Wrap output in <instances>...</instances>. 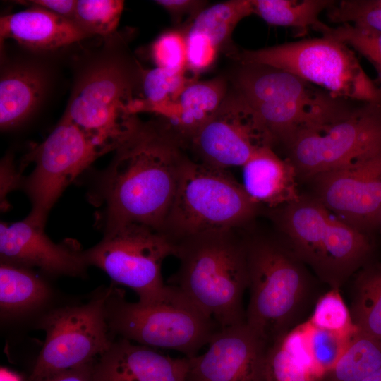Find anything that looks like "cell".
Listing matches in <instances>:
<instances>
[{"label": "cell", "instance_id": "1", "mask_svg": "<svg viewBox=\"0 0 381 381\" xmlns=\"http://www.w3.org/2000/svg\"><path fill=\"white\" fill-rule=\"evenodd\" d=\"M185 149L161 119L135 117L89 195L101 208L98 220L104 232L128 223L161 231L188 157Z\"/></svg>", "mask_w": 381, "mask_h": 381}, {"label": "cell", "instance_id": "2", "mask_svg": "<svg viewBox=\"0 0 381 381\" xmlns=\"http://www.w3.org/2000/svg\"><path fill=\"white\" fill-rule=\"evenodd\" d=\"M175 246L179 266L168 285L220 329L245 322L243 296L249 280L244 237L235 230L214 231Z\"/></svg>", "mask_w": 381, "mask_h": 381}, {"label": "cell", "instance_id": "3", "mask_svg": "<svg viewBox=\"0 0 381 381\" xmlns=\"http://www.w3.org/2000/svg\"><path fill=\"white\" fill-rule=\"evenodd\" d=\"M271 217L297 258L331 289L339 288L368 263L369 234L345 223L313 196L271 210Z\"/></svg>", "mask_w": 381, "mask_h": 381}, {"label": "cell", "instance_id": "4", "mask_svg": "<svg viewBox=\"0 0 381 381\" xmlns=\"http://www.w3.org/2000/svg\"><path fill=\"white\" fill-rule=\"evenodd\" d=\"M249 302L246 322L268 344L295 328L310 294L305 265L283 239L244 237Z\"/></svg>", "mask_w": 381, "mask_h": 381}, {"label": "cell", "instance_id": "5", "mask_svg": "<svg viewBox=\"0 0 381 381\" xmlns=\"http://www.w3.org/2000/svg\"><path fill=\"white\" fill-rule=\"evenodd\" d=\"M240 65L231 77L232 89L252 109L273 146H285L299 130L336 117L350 104L282 69Z\"/></svg>", "mask_w": 381, "mask_h": 381}, {"label": "cell", "instance_id": "6", "mask_svg": "<svg viewBox=\"0 0 381 381\" xmlns=\"http://www.w3.org/2000/svg\"><path fill=\"white\" fill-rule=\"evenodd\" d=\"M259 207L226 170L188 157L161 232L176 245L205 233L236 230L252 221Z\"/></svg>", "mask_w": 381, "mask_h": 381}, {"label": "cell", "instance_id": "7", "mask_svg": "<svg viewBox=\"0 0 381 381\" xmlns=\"http://www.w3.org/2000/svg\"><path fill=\"white\" fill-rule=\"evenodd\" d=\"M239 64H258L289 72L333 96L361 102H381V92L346 44L327 37L228 54Z\"/></svg>", "mask_w": 381, "mask_h": 381}, {"label": "cell", "instance_id": "8", "mask_svg": "<svg viewBox=\"0 0 381 381\" xmlns=\"http://www.w3.org/2000/svg\"><path fill=\"white\" fill-rule=\"evenodd\" d=\"M169 286V296L151 304L127 301L121 290L109 289L106 301L109 329L119 338L191 358L220 328L176 288Z\"/></svg>", "mask_w": 381, "mask_h": 381}, {"label": "cell", "instance_id": "9", "mask_svg": "<svg viewBox=\"0 0 381 381\" xmlns=\"http://www.w3.org/2000/svg\"><path fill=\"white\" fill-rule=\"evenodd\" d=\"M298 177L308 179L381 150V102L353 104L328 121L299 130L284 146Z\"/></svg>", "mask_w": 381, "mask_h": 381}, {"label": "cell", "instance_id": "10", "mask_svg": "<svg viewBox=\"0 0 381 381\" xmlns=\"http://www.w3.org/2000/svg\"><path fill=\"white\" fill-rule=\"evenodd\" d=\"M133 77L115 60L87 69L73 90L64 117L76 126L103 154L115 150L135 117Z\"/></svg>", "mask_w": 381, "mask_h": 381}, {"label": "cell", "instance_id": "11", "mask_svg": "<svg viewBox=\"0 0 381 381\" xmlns=\"http://www.w3.org/2000/svg\"><path fill=\"white\" fill-rule=\"evenodd\" d=\"M175 253L176 246L160 231L135 223L104 232L97 244L83 252L88 266L101 269L115 283L134 291L138 301L146 304L169 296L170 286L164 284L162 265Z\"/></svg>", "mask_w": 381, "mask_h": 381}, {"label": "cell", "instance_id": "12", "mask_svg": "<svg viewBox=\"0 0 381 381\" xmlns=\"http://www.w3.org/2000/svg\"><path fill=\"white\" fill-rule=\"evenodd\" d=\"M109 289L78 306L52 310L39 321L45 340L28 381H42L56 373L95 361L109 347L106 301Z\"/></svg>", "mask_w": 381, "mask_h": 381}, {"label": "cell", "instance_id": "13", "mask_svg": "<svg viewBox=\"0 0 381 381\" xmlns=\"http://www.w3.org/2000/svg\"><path fill=\"white\" fill-rule=\"evenodd\" d=\"M102 155L80 129L62 116L47 138L26 156L25 161L34 164L21 186L32 206L26 217L44 226L50 210L66 187Z\"/></svg>", "mask_w": 381, "mask_h": 381}, {"label": "cell", "instance_id": "14", "mask_svg": "<svg viewBox=\"0 0 381 381\" xmlns=\"http://www.w3.org/2000/svg\"><path fill=\"white\" fill-rule=\"evenodd\" d=\"M273 143L252 109L232 89L220 107L189 142L199 162L222 170L243 165Z\"/></svg>", "mask_w": 381, "mask_h": 381}, {"label": "cell", "instance_id": "15", "mask_svg": "<svg viewBox=\"0 0 381 381\" xmlns=\"http://www.w3.org/2000/svg\"><path fill=\"white\" fill-rule=\"evenodd\" d=\"M308 180L313 196L338 218L369 234L381 217V150Z\"/></svg>", "mask_w": 381, "mask_h": 381}, {"label": "cell", "instance_id": "16", "mask_svg": "<svg viewBox=\"0 0 381 381\" xmlns=\"http://www.w3.org/2000/svg\"><path fill=\"white\" fill-rule=\"evenodd\" d=\"M207 345L188 358L186 381H261L266 344L246 322L220 329Z\"/></svg>", "mask_w": 381, "mask_h": 381}, {"label": "cell", "instance_id": "17", "mask_svg": "<svg viewBox=\"0 0 381 381\" xmlns=\"http://www.w3.org/2000/svg\"><path fill=\"white\" fill-rule=\"evenodd\" d=\"M44 226L27 217L1 222V262L31 269L37 267L51 276H81L88 267L83 250L71 243H56Z\"/></svg>", "mask_w": 381, "mask_h": 381}, {"label": "cell", "instance_id": "18", "mask_svg": "<svg viewBox=\"0 0 381 381\" xmlns=\"http://www.w3.org/2000/svg\"><path fill=\"white\" fill-rule=\"evenodd\" d=\"M188 358H171L123 338L95 362L94 381H186Z\"/></svg>", "mask_w": 381, "mask_h": 381}, {"label": "cell", "instance_id": "19", "mask_svg": "<svg viewBox=\"0 0 381 381\" xmlns=\"http://www.w3.org/2000/svg\"><path fill=\"white\" fill-rule=\"evenodd\" d=\"M87 37L89 36L73 20L37 6H29L0 18L1 43L12 39L31 49L50 51Z\"/></svg>", "mask_w": 381, "mask_h": 381}, {"label": "cell", "instance_id": "20", "mask_svg": "<svg viewBox=\"0 0 381 381\" xmlns=\"http://www.w3.org/2000/svg\"><path fill=\"white\" fill-rule=\"evenodd\" d=\"M243 187L258 205L274 210L298 201V174L288 159L279 157L273 147L259 149L242 167Z\"/></svg>", "mask_w": 381, "mask_h": 381}, {"label": "cell", "instance_id": "21", "mask_svg": "<svg viewBox=\"0 0 381 381\" xmlns=\"http://www.w3.org/2000/svg\"><path fill=\"white\" fill-rule=\"evenodd\" d=\"M222 76L188 83L161 120L187 147L200 129L214 116L228 93Z\"/></svg>", "mask_w": 381, "mask_h": 381}, {"label": "cell", "instance_id": "22", "mask_svg": "<svg viewBox=\"0 0 381 381\" xmlns=\"http://www.w3.org/2000/svg\"><path fill=\"white\" fill-rule=\"evenodd\" d=\"M46 86V76L37 67L14 65L1 70V129L13 128L26 120L40 104Z\"/></svg>", "mask_w": 381, "mask_h": 381}, {"label": "cell", "instance_id": "23", "mask_svg": "<svg viewBox=\"0 0 381 381\" xmlns=\"http://www.w3.org/2000/svg\"><path fill=\"white\" fill-rule=\"evenodd\" d=\"M52 290L31 269L1 262L0 310L3 318H14L45 304Z\"/></svg>", "mask_w": 381, "mask_h": 381}, {"label": "cell", "instance_id": "24", "mask_svg": "<svg viewBox=\"0 0 381 381\" xmlns=\"http://www.w3.org/2000/svg\"><path fill=\"white\" fill-rule=\"evenodd\" d=\"M349 310L358 331L381 344V262L368 263L356 272Z\"/></svg>", "mask_w": 381, "mask_h": 381}, {"label": "cell", "instance_id": "25", "mask_svg": "<svg viewBox=\"0 0 381 381\" xmlns=\"http://www.w3.org/2000/svg\"><path fill=\"white\" fill-rule=\"evenodd\" d=\"M253 13L251 0H230L207 6L190 23L186 32L206 36L219 51L226 48L227 54L234 48L229 46L231 34L237 24Z\"/></svg>", "mask_w": 381, "mask_h": 381}, {"label": "cell", "instance_id": "26", "mask_svg": "<svg viewBox=\"0 0 381 381\" xmlns=\"http://www.w3.org/2000/svg\"><path fill=\"white\" fill-rule=\"evenodd\" d=\"M380 368L381 344L357 330L324 377L332 381H363Z\"/></svg>", "mask_w": 381, "mask_h": 381}, {"label": "cell", "instance_id": "27", "mask_svg": "<svg viewBox=\"0 0 381 381\" xmlns=\"http://www.w3.org/2000/svg\"><path fill=\"white\" fill-rule=\"evenodd\" d=\"M195 79L189 78L186 71L176 72L159 67L142 71L140 85L143 98L135 100V114L150 111L162 116L185 87Z\"/></svg>", "mask_w": 381, "mask_h": 381}, {"label": "cell", "instance_id": "28", "mask_svg": "<svg viewBox=\"0 0 381 381\" xmlns=\"http://www.w3.org/2000/svg\"><path fill=\"white\" fill-rule=\"evenodd\" d=\"M328 0H251L253 13L273 25L291 27L306 32L321 22L320 13L328 9Z\"/></svg>", "mask_w": 381, "mask_h": 381}, {"label": "cell", "instance_id": "29", "mask_svg": "<svg viewBox=\"0 0 381 381\" xmlns=\"http://www.w3.org/2000/svg\"><path fill=\"white\" fill-rule=\"evenodd\" d=\"M123 6L121 0H78L73 20L89 37L108 36L116 30Z\"/></svg>", "mask_w": 381, "mask_h": 381}, {"label": "cell", "instance_id": "30", "mask_svg": "<svg viewBox=\"0 0 381 381\" xmlns=\"http://www.w3.org/2000/svg\"><path fill=\"white\" fill-rule=\"evenodd\" d=\"M323 37L339 40L353 48L375 66L378 74L379 89L381 92V33L371 30L342 23L330 27L320 22L315 28Z\"/></svg>", "mask_w": 381, "mask_h": 381}, {"label": "cell", "instance_id": "31", "mask_svg": "<svg viewBox=\"0 0 381 381\" xmlns=\"http://www.w3.org/2000/svg\"><path fill=\"white\" fill-rule=\"evenodd\" d=\"M308 321L316 328L344 335L352 334L358 330L352 322L350 310L337 289H331L318 300Z\"/></svg>", "mask_w": 381, "mask_h": 381}, {"label": "cell", "instance_id": "32", "mask_svg": "<svg viewBox=\"0 0 381 381\" xmlns=\"http://www.w3.org/2000/svg\"><path fill=\"white\" fill-rule=\"evenodd\" d=\"M261 381H318L284 347L279 338L266 344Z\"/></svg>", "mask_w": 381, "mask_h": 381}, {"label": "cell", "instance_id": "33", "mask_svg": "<svg viewBox=\"0 0 381 381\" xmlns=\"http://www.w3.org/2000/svg\"><path fill=\"white\" fill-rule=\"evenodd\" d=\"M329 20L349 23L381 33V0H342L327 9Z\"/></svg>", "mask_w": 381, "mask_h": 381}, {"label": "cell", "instance_id": "34", "mask_svg": "<svg viewBox=\"0 0 381 381\" xmlns=\"http://www.w3.org/2000/svg\"><path fill=\"white\" fill-rule=\"evenodd\" d=\"M308 341L316 370L322 379L344 351L350 335H344L313 327L307 322Z\"/></svg>", "mask_w": 381, "mask_h": 381}, {"label": "cell", "instance_id": "35", "mask_svg": "<svg viewBox=\"0 0 381 381\" xmlns=\"http://www.w3.org/2000/svg\"><path fill=\"white\" fill-rule=\"evenodd\" d=\"M151 56L156 67L176 72L186 71V34L179 30L162 33L152 44Z\"/></svg>", "mask_w": 381, "mask_h": 381}, {"label": "cell", "instance_id": "36", "mask_svg": "<svg viewBox=\"0 0 381 381\" xmlns=\"http://www.w3.org/2000/svg\"><path fill=\"white\" fill-rule=\"evenodd\" d=\"M187 44L186 71L196 77L210 68L217 59V48L206 36L194 32H186Z\"/></svg>", "mask_w": 381, "mask_h": 381}, {"label": "cell", "instance_id": "37", "mask_svg": "<svg viewBox=\"0 0 381 381\" xmlns=\"http://www.w3.org/2000/svg\"><path fill=\"white\" fill-rule=\"evenodd\" d=\"M155 2L166 10L177 24L186 16L190 18L191 23L207 6V1L198 0H157Z\"/></svg>", "mask_w": 381, "mask_h": 381}, {"label": "cell", "instance_id": "38", "mask_svg": "<svg viewBox=\"0 0 381 381\" xmlns=\"http://www.w3.org/2000/svg\"><path fill=\"white\" fill-rule=\"evenodd\" d=\"M23 176L16 170L10 156L5 157L1 162V200L3 207L6 194L15 188H20Z\"/></svg>", "mask_w": 381, "mask_h": 381}, {"label": "cell", "instance_id": "39", "mask_svg": "<svg viewBox=\"0 0 381 381\" xmlns=\"http://www.w3.org/2000/svg\"><path fill=\"white\" fill-rule=\"evenodd\" d=\"M15 3L46 9L58 16L73 20L77 1L75 0H30L15 1Z\"/></svg>", "mask_w": 381, "mask_h": 381}, {"label": "cell", "instance_id": "40", "mask_svg": "<svg viewBox=\"0 0 381 381\" xmlns=\"http://www.w3.org/2000/svg\"><path fill=\"white\" fill-rule=\"evenodd\" d=\"M95 361L51 375L42 381H94Z\"/></svg>", "mask_w": 381, "mask_h": 381}, {"label": "cell", "instance_id": "41", "mask_svg": "<svg viewBox=\"0 0 381 381\" xmlns=\"http://www.w3.org/2000/svg\"><path fill=\"white\" fill-rule=\"evenodd\" d=\"M363 381H381V368Z\"/></svg>", "mask_w": 381, "mask_h": 381}, {"label": "cell", "instance_id": "42", "mask_svg": "<svg viewBox=\"0 0 381 381\" xmlns=\"http://www.w3.org/2000/svg\"><path fill=\"white\" fill-rule=\"evenodd\" d=\"M319 381H332V380L324 377L321 380H320Z\"/></svg>", "mask_w": 381, "mask_h": 381}, {"label": "cell", "instance_id": "43", "mask_svg": "<svg viewBox=\"0 0 381 381\" xmlns=\"http://www.w3.org/2000/svg\"><path fill=\"white\" fill-rule=\"evenodd\" d=\"M380 226L381 227V217H380Z\"/></svg>", "mask_w": 381, "mask_h": 381}]
</instances>
